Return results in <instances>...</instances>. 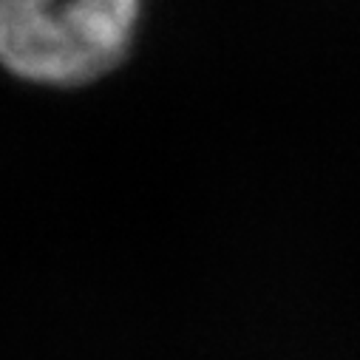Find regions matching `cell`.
<instances>
[{"label":"cell","instance_id":"6da1fadb","mask_svg":"<svg viewBox=\"0 0 360 360\" xmlns=\"http://www.w3.org/2000/svg\"><path fill=\"white\" fill-rule=\"evenodd\" d=\"M142 0H0V65L40 85H82L114 71Z\"/></svg>","mask_w":360,"mask_h":360}]
</instances>
